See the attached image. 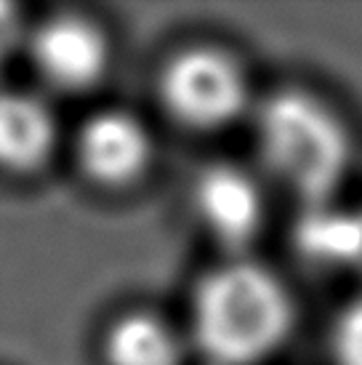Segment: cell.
Masks as SVG:
<instances>
[{"label": "cell", "mask_w": 362, "mask_h": 365, "mask_svg": "<svg viewBox=\"0 0 362 365\" xmlns=\"http://www.w3.org/2000/svg\"><path fill=\"white\" fill-rule=\"evenodd\" d=\"M293 328V302L274 272L229 262L202 277L192 299V334L213 365H259Z\"/></svg>", "instance_id": "1"}, {"label": "cell", "mask_w": 362, "mask_h": 365, "mask_svg": "<svg viewBox=\"0 0 362 365\" xmlns=\"http://www.w3.org/2000/svg\"><path fill=\"white\" fill-rule=\"evenodd\" d=\"M256 142L267 168L306 205L336 197L352 163L341 118L304 91H280L262 104Z\"/></svg>", "instance_id": "2"}, {"label": "cell", "mask_w": 362, "mask_h": 365, "mask_svg": "<svg viewBox=\"0 0 362 365\" xmlns=\"http://www.w3.org/2000/svg\"><path fill=\"white\" fill-rule=\"evenodd\" d=\"M160 96L173 118L197 131H216L248 107V78L227 51L197 46L176 53L160 75Z\"/></svg>", "instance_id": "3"}, {"label": "cell", "mask_w": 362, "mask_h": 365, "mask_svg": "<svg viewBox=\"0 0 362 365\" xmlns=\"http://www.w3.org/2000/svg\"><path fill=\"white\" fill-rule=\"evenodd\" d=\"M30 59L43 81L61 91H86L107 75L110 38L93 19L59 14L27 38Z\"/></svg>", "instance_id": "4"}, {"label": "cell", "mask_w": 362, "mask_h": 365, "mask_svg": "<svg viewBox=\"0 0 362 365\" xmlns=\"http://www.w3.org/2000/svg\"><path fill=\"white\" fill-rule=\"evenodd\" d=\"M192 203L205 232L227 248H245L262 232L267 216L262 187L251 173L229 163L208 165L197 176Z\"/></svg>", "instance_id": "5"}, {"label": "cell", "mask_w": 362, "mask_h": 365, "mask_svg": "<svg viewBox=\"0 0 362 365\" xmlns=\"http://www.w3.org/2000/svg\"><path fill=\"white\" fill-rule=\"evenodd\" d=\"M78 160L90 182L120 190L150 168L152 136L131 112H99L78 133Z\"/></svg>", "instance_id": "6"}, {"label": "cell", "mask_w": 362, "mask_h": 365, "mask_svg": "<svg viewBox=\"0 0 362 365\" xmlns=\"http://www.w3.org/2000/svg\"><path fill=\"white\" fill-rule=\"evenodd\" d=\"M56 118L35 93L0 91V171L30 173L56 147Z\"/></svg>", "instance_id": "7"}, {"label": "cell", "mask_w": 362, "mask_h": 365, "mask_svg": "<svg viewBox=\"0 0 362 365\" xmlns=\"http://www.w3.org/2000/svg\"><path fill=\"white\" fill-rule=\"evenodd\" d=\"M296 245L320 267L362 272V205H341L336 197L306 205L296 224Z\"/></svg>", "instance_id": "8"}, {"label": "cell", "mask_w": 362, "mask_h": 365, "mask_svg": "<svg viewBox=\"0 0 362 365\" xmlns=\"http://www.w3.org/2000/svg\"><path fill=\"white\" fill-rule=\"evenodd\" d=\"M107 365H181V341L162 317L128 312L104 336Z\"/></svg>", "instance_id": "9"}, {"label": "cell", "mask_w": 362, "mask_h": 365, "mask_svg": "<svg viewBox=\"0 0 362 365\" xmlns=\"http://www.w3.org/2000/svg\"><path fill=\"white\" fill-rule=\"evenodd\" d=\"M333 352L338 365H362V299L338 314L333 328Z\"/></svg>", "instance_id": "10"}, {"label": "cell", "mask_w": 362, "mask_h": 365, "mask_svg": "<svg viewBox=\"0 0 362 365\" xmlns=\"http://www.w3.org/2000/svg\"><path fill=\"white\" fill-rule=\"evenodd\" d=\"M21 38H24V30H21L19 9L0 0V70L6 67V61L19 48Z\"/></svg>", "instance_id": "11"}]
</instances>
